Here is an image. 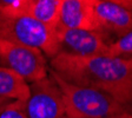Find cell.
Instances as JSON below:
<instances>
[{"mask_svg":"<svg viewBox=\"0 0 132 118\" xmlns=\"http://www.w3.org/2000/svg\"><path fill=\"white\" fill-rule=\"evenodd\" d=\"M48 66L66 82L113 97L132 116V69L126 63L110 56L57 54L48 60Z\"/></svg>","mask_w":132,"mask_h":118,"instance_id":"1","label":"cell"},{"mask_svg":"<svg viewBox=\"0 0 132 118\" xmlns=\"http://www.w3.org/2000/svg\"><path fill=\"white\" fill-rule=\"evenodd\" d=\"M63 95L67 118H111L129 113L123 104L102 91L74 85L48 69Z\"/></svg>","mask_w":132,"mask_h":118,"instance_id":"2","label":"cell"},{"mask_svg":"<svg viewBox=\"0 0 132 118\" xmlns=\"http://www.w3.org/2000/svg\"><path fill=\"white\" fill-rule=\"evenodd\" d=\"M0 39L38 49L48 60L58 54L55 32L26 13L0 15Z\"/></svg>","mask_w":132,"mask_h":118,"instance_id":"3","label":"cell"},{"mask_svg":"<svg viewBox=\"0 0 132 118\" xmlns=\"http://www.w3.org/2000/svg\"><path fill=\"white\" fill-rule=\"evenodd\" d=\"M0 66L15 72L28 84L48 76V61L40 50L0 39Z\"/></svg>","mask_w":132,"mask_h":118,"instance_id":"4","label":"cell"},{"mask_svg":"<svg viewBox=\"0 0 132 118\" xmlns=\"http://www.w3.org/2000/svg\"><path fill=\"white\" fill-rule=\"evenodd\" d=\"M27 118H67L63 95L51 76L30 84V96L25 102Z\"/></svg>","mask_w":132,"mask_h":118,"instance_id":"5","label":"cell"},{"mask_svg":"<svg viewBox=\"0 0 132 118\" xmlns=\"http://www.w3.org/2000/svg\"><path fill=\"white\" fill-rule=\"evenodd\" d=\"M58 54L72 57L107 56L109 46L112 44L104 34L86 30L55 31Z\"/></svg>","mask_w":132,"mask_h":118,"instance_id":"6","label":"cell"},{"mask_svg":"<svg viewBox=\"0 0 132 118\" xmlns=\"http://www.w3.org/2000/svg\"><path fill=\"white\" fill-rule=\"evenodd\" d=\"M100 33L111 43L132 31V12L118 0H92Z\"/></svg>","mask_w":132,"mask_h":118,"instance_id":"7","label":"cell"},{"mask_svg":"<svg viewBox=\"0 0 132 118\" xmlns=\"http://www.w3.org/2000/svg\"><path fill=\"white\" fill-rule=\"evenodd\" d=\"M59 30H86L100 32L92 0H63Z\"/></svg>","mask_w":132,"mask_h":118,"instance_id":"8","label":"cell"},{"mask_svg":"<svg viewBox=\"0 0 132 118\" xmlns=\"http://www.w3.org/2000/svg\"><path fill=\"white\" fill-rule=\"evenodd\" d=\"M63 0H27L26 13L39 22L57 31Z\"/></svg>","mask_w":132,"mask_h":118,"instance_id":"9","label":"cell"},{"mask_svg":"<svg viewBox=\"0 0 132 118\" xmlns=\"http://www.w3.org/2000/svg\"><path fill=\"white\" fill-rule=\"evenodd\" d=\"M30 96V84L19 74L0 66V98L26 102Z\"/></svg>","mask_w":132,"mask_h":118,"instance_id":"10","label":"cell"},{"mask_svg":"<svg viewBox=\"0 0 132 118\" xmlns=\"http://www.w3.org/2000/svg\"><path fill=\"white\" fill-rule=\"evenodd\" d=\"M107 56L126 63L132 69V31L110 44Z\"/></svg>","mask_w":132,"mask_h":118,"instance_id":"11","label":"cell"},{"mask_svg":"<svg viewBox=\"0 0 132 118\" xmlns=\"http://www.w3.org/2000/svg\"><path fill=\"white\" fill-rule=\"evenodd\" d=\"M0 118H27L25 102L0 98Z\"/></svg>","mask_w":132,"mask_h":118,"instance_id":"12","label":"cell"},{"mask_svg":"<svg viewBox=\"0 0 132 118\" xmlns=\"http://www.w3.org/2000/svg\"><path fill=\"white\" fill-rule=\"evenodd\" d=\"M118 1L125 8H127L130 12H132V0H118Z\"/></svg>","mask_w":132,"mask_h":118,"instance_id":"13","label":"cell"},{"mask_svg":"<svg viewBox=\"0 0 132 118\" xmlns=\"http://www.w3.org/2000/svg\"><path fill=\"white\" fill-rule=\"evenodd\" d=\"M125 115H126V113H121V115H119V116H114V117H111V118H124Z\"/></svg>","mask_w":132,"mask_h":118,"instance_id":"14","label":"cell"},{"mask_svg":"<svg viewBox=\"0 0 132 118\" xmlns=\"http://www.w3.org/2000/svg\"><path fill=\"white\" fill-rule=\"evenodd\" d=\"M124 118H132V116L130 115V113H126V115L124 116Z\"/></svg>","mask_w":132,"mask_h":118,"instance_id":"15","label":"cell"}]
</instances>
